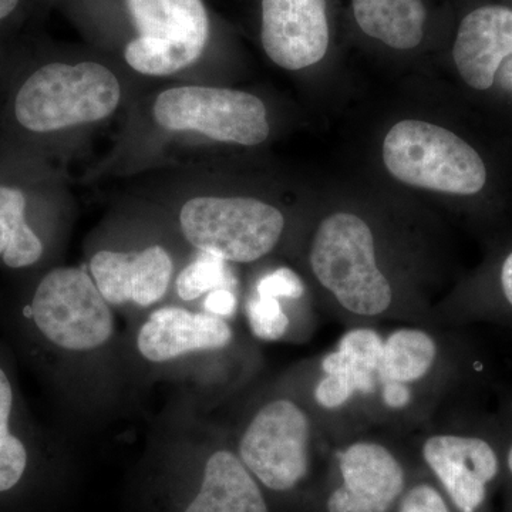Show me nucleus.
I'll return each instance as SVG.
<instances>
[{
	"instance_id": "obj_27",
	"label": "nucleus",
	"mask_w": 512,
	"mask_h": 512,
	"mask_svg": "<svg viewBox=\"0 0 512 512\" xmlns=\"http://www.w3.org/2000/svg\"><path fill=\"white\" fill-rule=\"evenodd\" d=\"M19 5L20 0H0V20L8 19Z\"/></svg>"
},
{
	"instance_id": "obj_17",
	"label": "nucleus",
	"mask_w": 512,
	"mask_h": 512,
	"mask_svg": "<svg viewBox=\"0 0 512 512\" xmlns=\"http://www.w3.org/2000/svg\"><path fill=\"white\" fill-rule=\"evenodd\" d=\"M185 512H268V505L238 454L218 450L208 458L200 493Z\"/></svg>"
},
{
	"instance_id": "obj_8",
	"label": "nucleus",
	"mask_w": 512,
	"mask_h": 512,
	"mask_svg": "<svg viewBox=\"0 0 512 512\" xmlns=\"http://www.w3.org/2000/svg\"><path fill=\"white\" fill-rule=\"evenodd\" d=\"M30 316L52 345L69 352H89L114 333L109 303L82 269L56 268L37 285Z\"/></svg>"
},
{
	"instance_id": "obj_26",
	"label": "nucleus",
	"mask_w": 512,
	"mask_h": 512,
	"mask_svg": "<svg viewBox=\"0 0 512 512\" xmlns=\"http://www.w3.org/2000/svg\"><path fill=\"white\" fill-rule=\"evenodd\" d=\"M505 436H508V439L501 443V447H503V471L512 480V431L505 434Z\"/></svg>"
},
{
	"instance_id": "obj_19",
	"label": "nucleus",
	"mask_w": 512,
	"mask_h": 512,
	"mask_svg": "<svg viewBox=\"0 0 512 512\" xmlns=\"http://www.w3.org/2000/svg\"><path fill=\"white\" fill-rule=\"evenodd\" d=\"M13 402L12 384L0 367V493L13 490L28 467L25 443L10 430Z\"/></svg>"
},
{
	"instance_id": "obj_23",
	"label": "nucleus",
	"mask_w": 512,
	"mask_h": 512,
	"mask_svg": "<svg viewBox=\"0 0 512 512\" xmlns=\"http://www.w3.org/2000/svg\"><path fill=\"white\" fill-rule=\"evenodd\" d=\"M397 505L399 512H456L443 491L430 483L414 484Z\"/></svg>"
},
{
	"instance_id": "obj_28",
	"label": "nucleus",
	"mask_w": 512,
	"mask_h": 512,
	"mask_svg": "<svg viewBox=\"0 0 512 512\" xmlns=\"http://www.w3.org/2000/svg\"><path fill=\"white\" fill-rule=\"evenodd\" d=\"M498 73H500L505 86L511 87L512 89V56L504 60V63L501 64L500 70H498Z\"/></svg>"
},
{
	"instance_id": "obj_7",
	"label": "nucleus",
	"mask_w": 512,
	"mask_h": 512,
	"mask_svg": "<svg viewBox=\"0 0 512 512\" xmlns=\"http://www.w3.org/2000/svg\"><path fill=\"white\" fill-rule=\"evenodd\" d=\"M138 35L124 59L146 76H171L197 62L210 39V18L202 0H126Z\"/></svg>"
},
{
	"instance_id": "obj_29",
	"label": "nucleus",
	"mask_w": 512,
	"mask_h": 512,
	"mask_svg": "<svg viewBox=\"0 0 512 512\" xmlns=\"http://www.w3.org/2000/svg\"><path fill=\"white\" fill-rule=\"evenodd\" d=\"M510 8H512V6H510Z\"/></svg>"
},
{
	"instance_id": "obj_6",
	"label": "nucleus",
	"mask_w": 512,
	"mask_h": 512,
	"mask_svg": "<svg viewBox=\"0 0 512 512\" xmlns=\"http://www.w3.org/2000/svg\"><path fill=\"white\" fill-rule=\"evenodd\" d=\"M180 225L192 247L225 262L251 264L274 251L285 217L255 198L195 197L181 208Z\"/></svg>"
},
{
	"instance_id": "obj_21",
	"label": "nucleus",
	"mask_w": 512,
	"mask_h": 512,
	"mask_svg": "<svg viewBox=\"0 0 512 512\" xmlns=\"http://www.w3.org/2000/svg\"><path fill=\"white\" fill-rule=\"evenodd\" d=\"M245 312L252 333L265 342H278L291 329V318L285 312L281 299L255 293L249 298Z\"/></svg>"
},
{
	"instance_id": "obj_11",
	"label": "nucleus",
	"mask_w": 512,
	"mask_h": 512,
	"mask_svg": "<svg viewBox=\"0 0 512 512\" xmlns=\"http://www.w3.org/2000/svg\"><path fill=\"white\" fill-rule=\"evenodd\" d=\"M339 484L326 500L328 512H389L406 493V470L393 448L356 439L336 451Z\"/></svg>"
},
{
	"instance_id": "obj_5",
	"label": "nucleus",
	"mask_w": 512,
	"mask_h": 512,
	"mask_svg": "<svg viewBox=\"0 0 512 512\" xmlns=\"http://www.w3.org/2000/svg\"><path fill=\"white\" fill-rule=\"evenodd\" d=\"M383 160L394 178L424 190L474 195L487 181L483 160L470 144L426 121L394 124L384 138Z\"/></svg>"
},
{
	"instance_id": "obj_13",
	"label": "nucleus",
	"mask_w": 512,
	"mask_h": 512,
	"mask_svg": "<svg viewBox=\"0 0 512 512\" xmlns=\"http://www.w3.org/2000/svg\"><path fill=\"white\" fill-rule=\"evenodd\" d=\"M512 56V8L481 3L458 22L453 59L460 76L476 90L490 89L505 59Z\"/></svg>"
},
{
	"instance_id": "obj_12",
	"label": "nucleus",
	"mask_w": 512,
	"mask_h": 512,
	"mask_svg": "<svg viewBox=\"0 0 512 512\" xmlns=\"http://www.w3.org/2000/svg\"><path fill=\"white\" fill-rule=\"evenodd\" d=\"M261 43L286 70L322 62L332 40L330 0H261Z\"/></svg>"
},
{
	"instance_id": "obj_14",
	"label": "nucleus",
	"mask_w": 512,
	"mask_h": 512,
	"mask_svg": "<svg viewBox=\"0 0 512 512\" xmlns=\"http://www.w3.org/2000/svg\"><path fill=\"white\" fill-rule=\"evenodd\" d=\"M94 282L109 305L136 303L141 308L164 298L174 264L160 245L136 252L100 251L90 261Z\"/></svg>"
},
{
	"instance_id": "obj_1",
	"label": "nucleus",
	"mask_w": 512,
	"mask_h": 512,
	"mask_svg": "<svg viewBox=\"0 0 512 512\" xmlns=\"http://www.w3.org/2000/svg\"><path fill=\"white\" fill-rule=\"evenodd\" d=\"M308 261L313 278L349 325L386 320L414 325L399 289L380 266L375 232L359 215L335 212L323 218Z\"/></svg>"
},
{
	"instance_id": "obj_18",
	"label": "nucleus",
	"mask_w": 512,
	"mask_h": 512,
	"mask_svg": "<svg viewBox=\"0 0 512 512\" xmlns=\"http://www.w3.org/2000/svg\"><path fill=\"white\" fill-rule=\"evenodd\" d=\"M43 244L26 221V198L19 188L0 185V258L12 269L35 265Z\"/></svg>"
},
{
	"instance_id": "obj_22",
	"label": "nucleus",
	"mask_w": 512,
	"mask_h": 512,
	"mask_svg": "<svg viewBox=\"0 0 512 512\" xmlns=\"http://www.w3.org/2000/svg\"><path fill=\"white\" fill-rule=\"evenodd\" d=\"M255 293L272 298L299 301L306 295L305 284L301 276L289 268H279L259 279Z\"/></svg>"
},
{
	"instance_id": "obj_4",
	"label": "nucleus",
	"mask_w": 512,
	"mask_h": 512,
	"mask_svg": "<svg viewBox=\"0 0 512 512\" xmlns=\"http://www.w3.org/2000/svg\"><path fill=\"white\" fill-rule=\"evenodd\" d=\"M326 436L301 397L281 396L262 404L242 431L238 456L266 488L285 493L308 477L313 448Z\"/></svg>"
},
{
	"instance_id": "obj_15",
	"label": "nucleus",
	"mask_w": 512,
	"mask_h": 512,
	"mask_svg": "<svg viewBox=\"0 0 512 512\" xmlns=\"http://www.w3.org/2000/svg\"><path fill=\"white\" fill-rule=\"evenodd\" d=\"M232 340L234 330L225 318L165 306L141 326L137 348L148 362L165 363L192 352L228 348Z\"/></svg>"
},
{
	"instance_id": "obj_20",
	"label": "nucleus",
	"mask_w": 512,
	"mask_h": 512,
	"mask_svg": "<svg viewBox=\"0 0 512 512\" xmlns=\"http://www.w3.org/2000/svg\"><path fill=\"white\" fill-rule=\"evenodd\" d=\"M229 286H232V278L227 262L205 252L197 261L184 268L175 282L178 296L185 302L195 301L215 289H229Z\"/></svg>"
},
{
	"instance_id": "obj_2",
	"label": "nucleus",
	"mask_w": 512,
	"mask_h": 512,
	"mask_svg": "<svg viewBox=\"0 0 512 512\" xmlns=\"http://www.w3.org/2000/svg\"><path fill=\"white\" fill-rule=\"evenodd\" d=\"M456 352L440 328L407 325L383 335L370 379L365 423L409 426L433 410L456 375Z\"/></svg>"
},
{
	"instance_id": "obj_3",
	"label": "nucleus",
	"mask_w": 512,
	"mask_h": 512,
	"mask_svg": "<svg viewBox=\"0 0 512 512\" xmlns=\"http://www.w3.org/2000/svg\"><path fill=\"white\" fill-rule=\"evenodd\" d=\"M120 101V82L103 64L49 63L20 86L15 117L32 133H55L107 119Z\"/></svg>"
},
{
	"instance_id": "obj_25",
	"label": "nucleus",
	"mask_w": 512,
	"mask_h": 512,
	"mask_svg": "<svg viewBox=\"0 0 512 512\" xmlns=\"http://www.w3.org/2000/svg\"><path fill=\"white\" fill-rule=\"evenodd\" d=\"M500 292L504 315L501 323H512V251L504 259L500 271Z\"/></svg>"
},
{
	"instance_id": "obj_24",
	"label": "nucleus",
	"mask_w": 512,
	"mask_h": 512,
	"mask_svg": "<svg viewBox=\"0 0 512 512\" xmlns=\"http://www.w3.org/2000/svg\"><path fill=\"white\" fill-rule=\"evenodd\" d=\"M237 296L231 289L221 288L215 289L208 293L205 298V311L212 313V315L221 316V318H228L234 315L237 311Z\"/></svg>"
},
{
	"instance_id": "obj_9",
	"label": "nucleus",
	"mask_w": 512,
	"mask_h": 512,
	"mask_svg": "<svg viewBox=\"0 0 512 512\" xmlns=\"http://www.w3.org/2000/svg\"><path fill=\"white\" fill-rule=\"evenodd\" d=\"M153 111L165 130L195 131L221 143L258 146L269 136L264 101L241 90L174 87L157 97Z\"/></svg>"
},
{
	"instance_id": "obj_16",
	"label": "nucleus",
	"mask_w": 512,
	"mask_h": 512,
	"mask_svg": "<svg viewBox=\"0 0 512 512\" xmlns=\"http://www.w3.org/2000/svg\"><path fill=\"white\" fill-rule=\"evenodd\" d=\"M350 13L360 35L397 52L416 50L429 33V0H350Z\"/></svg>"
},
{
	"instance_id": "obj_10",
	"label": "nucleus",
	"mask_w": 512,
	"mask_h": 512,
	"mask_svg": "<svg viewBox=\"0 0 512 512\" xmlns=\"http://www.w3.org/2000/svg\"><path fill=\"white\" fill-rule=\"evenodd\" d=\"M420 457L456 512H483L503 474V447L495 433L441 427L423 434Z\"/></svg>"
}]
</instances>
